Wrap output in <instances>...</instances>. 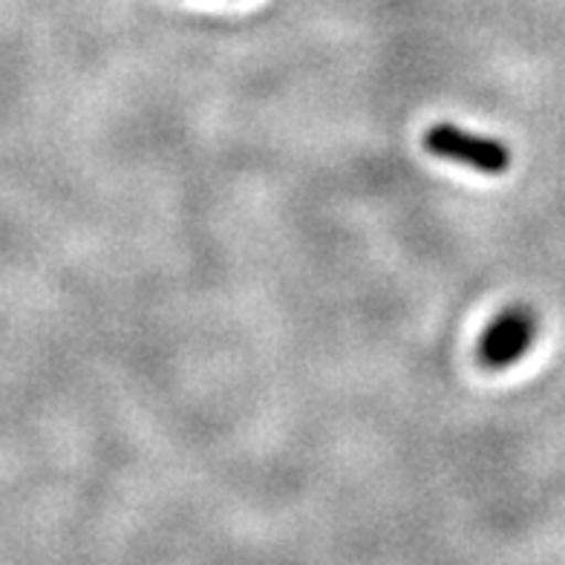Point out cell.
I'll use <instances>...</instances> for the list:
<instances>
[{"mask_svg": "<svg viewBox=\"0 0 565 565\" xmlns=\"http://www.w3.org/2000/svg\"><path fill=\"white\" fill-rule=\"evenodd\" d=\"M424 145L433 157L454 159V162L470 164L482 173H502L511 164V153L502 141L468 134L456 125H433L424 136Z\"/></svg>", "mask_w": 565, "mask_h": 565, "instance_id": "obj_1", "label": "cell"}, {"mask_svg": "<svg viewBox=\"0 0 565 565\" xmlns=\"http://www.w3.org/2000/svg\"><path fill=\"white\" fill-rule=\"evenodd\" d=\"M536 320L529 306H511L505 312L493 320L491 327L484 329L482 341H479V364L484 370H505L516 364L522 352L529 350L534 341Z\"/></svg>", "mask_w": 565, "mask_h": 565, "instance_id": "obj_2", "label": "cell"}]
</instances>
